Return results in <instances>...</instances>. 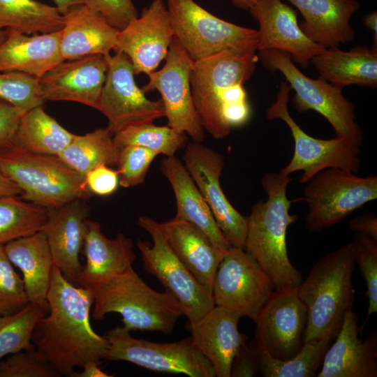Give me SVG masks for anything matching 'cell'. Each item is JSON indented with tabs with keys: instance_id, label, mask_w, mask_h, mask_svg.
<instances>
[{
	"instance_id": "cell-1",
	"label": "cell",
	"mask_w": 377,
	"mask_h": 377,
	"mask_svg": "<svg viewBox=\"0 0 377 377\" xmlns=\"http://www.w3.org/2000/svg\"><path fill=\"white\" fill-rule=\"evenodd\" d=\"M47 302L49 314L38 321L31 341L61 376L72 377L76 367L105 359L108 341L90 323L91 288L71 283L54 264Z\"/></svg>"
},
{
	"instance_id": "cell-2",
	"label": "cell",
	"mask_w": 377,
	"mask_h": 377,
	"mask_svg": "<svg viewBox=\"0 0 377 377\" xmlns=\"http://www.w3.org/2000/svg\"><path fill=\"white\" fill-rule=\"evenodd\" d=\"M257 51V45L239 46L193 62V103L204 131L215 139L225 138L251 117L243 86L255 71Z\"/></svg>"
},
{
	"instance_id": "cell-3",
	"label": "cell",
	"mask_w": 377,
	"mask_h": 377,
	"mask_svg": "<svg viewBox=\"0 0 377 377\" xmlns=\"http://www.w3.org/2000/svg\"><path fill=\"white\" fill-rule=\"evenodd\" d=\"M291 180L281 172H267L261 180L267 199L255 203L247 216L244 250L259 263L276 290L296 288L303 281L287 250V229L297 219L289 212L292 201L287 188Z\"/></svg>"
},
{
	"instance_id": "cell-4",
	"label": "cell",
	"mask_w": 377,
	"mask_h": 377,
	"mask_svg": "<svg viewBox=\"0 0 377 377\" xmlns=\"http://www.w3.org/2000/svg\"><path fill=\"white\" fill-rule=\"evenodd\" d=\"M353 242L319 259L296 291L307 309L304 341L334 340L347 311L353 309L355 288Z\"/></svg>"
},
{
	"instance_id": "cell-5",
	"label": "cell",
	"mask_w": 377,
	"mask_h": 377,
	"mask_svg": "<svg viewBox=\"0 0 377 377\" xmlns=\"http://www.w3.org/2000/svg\"><path fill=\"white\" fill-rule=\"evenodd\" d=\"M91 288L93 318L101 320L108 313H119L123 327L130 332L158 331L169 334L184 315L172 293L151 288L133 267Z\"/></svg>"
},
{
	"instance_id": "cell-6",
	"label": "cell",
	"mask_w": 377,
	"mask_h": 377,
	"mask_svg": "<svg viewBox=\"0 0 377 377\" xmlns=\"http://www.w3.org/2000/svg\"><path fill=\"white\" fill-rule=\"evenodd\" d=\"M0 169L21 189L22 199L47 209L91 195L84 176L57 156L31 153L13 145L0 151Z\"/></svg>"
},
{
	"instance_id": "cell-7",
	"label": "cell",
	"mask_w": 377,
	"mask_h": 377,
	"mask_svg": "<svg viewBox=\"0 0 377 377\" xmlns=\"http://www.w3.org/2000/svg\"><path fill=\"white\" fill-rule=\"evenodd\" d=\"M264 66L272 71H279L291 89L292 98L299 112L313 110L330 124L336 137L362 144L363 133L355 121V105L337 87L322 77L312 79L301 72L290 57L281 51L266 50L260 52Z\"/></svg>"
},
{
	"instance_id": "cell-8",
	"label": "cell",
	"mask_w": 377,
	"mask_h": 377,
	"mask_svg": "<svg viewBox=\"0 0 377 377\" xmlns=\"http://www.w3.org/2000/svg\"><path fill=\"white\" fill-rule=\"evenodd\" d=\"M306 184L302 200L307 205L306 228L311 232L339 223L377 198V176L374 175L359 177L348 170L332 168Z\"/></svg>"
},
{
	"instance_id": "cell-9",
	"label": "cell",
	"mask_w": 377,
	"mask_h": 377,
	"mask_svg": "<svg viewBox=\"0 0 377 377\" xmlns=\"http://www.w3.org/2000/svg\"><path fill=\"white\" fill-rule=\"evenodd\" d=\"M290 87L281 82L276 99L267 109L269 120L281 119L290 131L294 140V151L289 163L281 172L290 176L302 172L300 183H307L318 172L332 168L358 172L361 164V145L350 140L335 137L323 140L313 138L304 132L289 113L288 102Z\"/></svg>"
},
{
	"instance_id": "cell-10",
	"label": "cell",
	"mask_w": 377,
	"mask_h": 377,
	"mask_svg": "<svg viewBox=\"0 0 377 377\" xmlns=\"http://www.w3.org/2000/svg\"><path fill=\"white\" fill-rule=\"evenodd\" d=\"M138 224L151 235L153 242L151 244L139 239L136 243L145 269L178 300L188 324L195 323L215 306L212 293L174 253L160 223L149 216H140Z\"/></svg>"
},
{
	"instance_id": "cell-11",
	"label": "cell",
	"mask_w": 377,
	"mask_h": 377,
	"mask_svg": "<svg viewBox=\"0 0 377 377\" xmlns=\"http://www.w3.org/2000/svg\"><path fill=\"white\" fill-rule=\"evenodd\" d=\"M174 38L193 61L224 50L257 45L258 30L222 20L195 0H166Z\"/></svg>"
},
{
	"instance_id": "cell-12",
	"label": "cell",
	"mask_w": 377,
	"mask_h": 377,
	"mask_svg": "<svg viewBox=\"0 0 377 377\" xmlns=\"http://www.w3.org/2000/svg\"><path fill=\"white\" fill-rule=\"evenodd\" d=\"M108 343L105 359L126 361L158 372L190 377H215L211 362L188 338L172 343H156L133 337L123 326L104 335Z\"/></svg>"
},
{
	"instance_id": "cell-13",
	"label": "cell",
	"mask_w": 377,
	"mask_h": 377,
	"mask_svg": "<svg viewBox=\"0 0 377 377\" xmlns=\"http://www.w3.org/2000/svg\"><path fill=\"white\" fill-rule=\"evenodd\" d=\"M275 288L259 263L244 249L230 246L216 269L212 286L215 306L254 322Z\"/></svg>"
},
{
	"instance_id": "cell-14",
	"label": "cell",
	"mask_w": 377,
	"mask_h": 377,
	"mask_svg": "<svg viewBox=\"0 0 377 377\" xmlns=\"http://www.w3.org/2000/svg\"><path fill=\"white\" fill-rule=\"evenodd\" d=\"M104 57L108 68L97 110L108 119L113 134L128 126L165 117L161 100L149 99L136 84L133 67L126 54L118 52Z\"/></svg>"
},
{
	"instance_id": "cell-15",
	"label": "cell",
	"mask_w": 377,
	"mask_h": 377,
	"mask_svg": "<svg viewBox=\"0 0 377 377\" xmlns=\"http://www.w3.org/2000/svg\"><path fill=\"white\" fill-rule=\"evenodd\" d=\"M193 62L174 38L164 65L148 75L149 80L142 89L145 93L155 90L159 92L168 126L185 133L193 142L201 143L205 131L193 103L191 87Z\"/></svg>"
},
{
	"instance_id": "cell-16",
	"label": "cell",
	"mask_w": 377,
	"mask_h": 377,
	"mask_svg": "<svg viewBox=\"0 0 377 377\" xmlns=\"http://www.w3.org/2000/svg\"><path fill=\"white\" fill-rule=\"evenodd\" d=\"M183 161L228 243L230 246L244 249L247 216L240 214L230 202L220 184L224 156L193 141L186 144Z\"/></svg>"
},
{
	"instance_id": "cell-17",
	"label": "cell",
	"mask_w": 377,
	"mask_h": 377,
	"mask_svg": "<svg viewBox=\"0 0 377 377\" xmlns=\"http://www.w3.org/2000/svg\"><path fill=\"white\" fill-rule=\"evenodd\" d=\"M252 341L275 359L296 355L304 343L307 309L296 288L275 290L256 320Z\"/></svg>"
},
{
	"instance_id": "cell-18",
	"label": "cell",
	"mask_w": 377,
	"mask_h": 377,
	"mask_svg": "<svg viewBox=\"0 0 377 377\" xmlns=\"http://www.w3.org/2000/svg\"><path fill=\"white\" fill-rule=\"evenodd\" d=\"M173 38L166 3L152 0L139 16L119 31L114 51L128 57L135 75H148L165 59Z\"/></svg>"
},
{
	"instance_id": "cell-19",
	"label": "cell",
	"mask_w": 377,
	"mask_h": 377,
	"mask_svg": "<svg viewBox=\"0 0 377 377\" xmlns=\"http://www.w3.org/2000/svg\"><path fill=\"white\" fill-rule=\"evenodd\" d=\"M249 10L259 24V52L281 51L306 67L313 57L326 48L304 34L295 11L281 0H258Z\"/></svg>"
},
{
	"instance_id": "cell-20",
	"label": "cell",
	"mask_w": 377,
	"mask_h": 377,
	"mask_svg": "<svg viewBox=\"0 0 377 377\" xmlns=\"http://www.w3.org/2000/svg\"><path fill=\"white\" fill-rule=\"evenodd\" d=\"M108 63L95 54L59 63L38 79L44 101H73L97 110Z\"/></svg>"
},
{
	"instance_id": "cell-21",
	"label": "cell",
	"mask_w": 377,
	"mask_h": 377,
	"mask_svg": "<svg viewBox=\"0 0 377 377\" xmlns=\"http://www.w3.org/2000/svg\"><path fill=\"white\" fill-rule=\"evenodd\" d=\"M44 231L56 265L64 276L77 285L82 265V250L89 208L85 199L78 198L62 206L48 209Z\"/></svg>"
},
{
	"instance_id": "cell-22",
	"label": "cell",
	"mask_w": 377,
	"mask_h": 377,
	"mask_svg": "<svg viewBox=\"0 0 377 377\" xmlns=\"http://www.w3.org/2000/svg\"><path fill=\"white\" fill-rule=\"evenodd\" d=\"M358 317L349 309L342 326L326 350L318 377H376L377 334L372 332L364 340L359 337L362 327Z\"/></svg>"
},
{
	"instance_id": "cell-23",
	"label": "cell",
	"mask_w": 377,
	"mask_h": 377,
	"mask_svg": "<svg viewBox=\"0 0 377 377\" xmlns=\"http://www.w3.org/2000/svg\"><path fill=\"white\" fill-rule=\"evenodd\" d=\"M242 317L214 306L200 319L188 324L193 343L211 362L217 377H230L232 359L248 337L238 330Z\"/></svg>"
},
{
	"instance_id": "cell-24",
	"label": "cell",
	"mask_w": 377,
	"mask_h": 377,
	"mask_svg": "<svg viewBox=\"0 0 377 377\" xmlns=\"http://www.w3.org/2000/svg\"><path fill=\"white\" fill-rule=\"evenodd\" d=\"M82 253L86 262L82 265L77 285L92 288L131 268L136 259L133 240L123 233L108 238L101 224L87 219Z\"/></svg>"
},
{
	"instance_id": "cell-25",
	"label": "cell",
	"mask_w": 377,
	"mask_h": 377,
	"mask_svg": "<svg viewBox=\"0 0 377 377\" xmlns=\"http://www.w3.org/2000/svg\"><path fill=\"white\" fill-rule=\"evenodd\" d=\"M60 52L63 61L87 56H106L114 51L119 29L85 3L71 7L63 15Z\"/></svg>"
},
{
	"instance_id": "cell-26",
	"label": "cell",
	"mask_w": 377,
	"mask_h": 377,
	"mask_svg": "<svg viewBox=\"0 0 377 377\" xmlns=\"http://www.w3.org/2000/svg\"><path fill=\"white\" fill-rule=\"evenodd\" d=\"M168 245L194 277L212 293L216 269L225 253L200 228L174 217L160 223Z\"/></svg>"
},
{
	"instance_id": "cell-27",
	"label": "cell",
	"mask_w": 377,
	"mask_h": 377,
	"mask_svg": "<svg viewBox=\"0 0 377 377\" xmlns=\"http://www.w3.org/2000/svg\"><path fill=\"white\" fill-rule=\"evenodd\" d=\"M301 13L304 34L325 47H337L354 38L351 16L359 9L356 0H287Z\"/></svg>"
},
{
	"instance_id": "cell-28",
	"label": "cell",
	"mask_w": 377,
	"mask_h": 377,
	"mask_svg": "<svg viewBox=\"0 0 377 377\" xmlns=\"http://www.w3.org/2000/svg\"><path fill=\"white\" fill-rule=\"evenodd\" d=\"M160 170L174 192L177 207L175 217L197 226L219 250L226 253L230 246L183 163L175 156H165L161 161Z\"/></svg>"
},
{
	"instance_id": "cell-29",
	"label": "cell",
	"mask_w": 377,
	"mask_h": 377,
	"mask_svg": "<svg viewBox=\"0 0 377 377\" xmlns=\"http://www.w3.org/2000/svg\"><path fill=\"white\" fill-rule=\"evenodd\" d=\"M61 30L27 35L9 31L0 45V71H18L38 79L63 61Z\"/></svg>"
},
{
	"instance_id": "cell-30",
	"label": "cell",
	"mask_w": 377,
	"mask_h": 377,
	"mask_svg": "<svg viewBox=\"0 0 377 377\" xmlns=\"http://www.w3.org/2000/svg\"><path fill=\"white\" fill-rule=\"evenodd\" d=\"M6 253L23 276L29 302L48 309L47 295L54 262L46 235L41 229L4 244Z\"/></svg>"
},
{
	"instance_id": "cell-31",
	"label": "cell",
	"mask_w": 377,
	"mask_h": 377,
	"mask_svg": "<svg viewBox=\"0 0 377 377\" xmlns=\"http://www.w3.org/2000/svg\"><path fill=\"white\" fill-rule=\"evenodd\" d=\"M310 63L320 77L340 89L350 84L377 86V46H358L349 51L326 47Z\"/></svg>"
},
{
	"instance_id": "cell-32",
	"label": "cell",
	"mask_w": 377,
	"mask_h": 377,
	"mask_svg": "<svg viewBox=\"0 0 377 377\" xmlns=\"http://www.w3.org/2000/svg\"><path fill=\"white\" fill-rule=\"evenodd\" d=\"M74 135L38 106L21 116L13 145L31 153L58 156Z\"/></svg>"
},
{
	"instance_id": "cell-33",
	"label": "cell",
	"mask_w": 377,
	"mask_h": 377,
	"mask_svg": "<svg viewBox=\"0 0 377 377\" xmlns=\"http://www.w3.org/2000/svg\"><path fill=\"white\" fill-rule=\"evenodd\" d=\"M64 16L36 0H0V29L34 35L60 31Z\"/></svg>"
},
{
	"instance_id": "cell-34",
	"label": "cell",
	"mask_w": 377,
	"mask_h": 377,
	"mask_svg": "<svg viewBox=\"0 0 377 377\" xmlns=\"http://www.w3.org/2000/svg\"><path fill=\"white\" fill-rule=\"evenodd\" d=\"M109 128H98L84 135H74L58 157L69 168L85 175L94 168L116 164L119 148Z\"/></svg>"
},
{
	"instance_id": "cell-35",
	"label": "cell",
	"mask_w": 377,
	"mask_h": 377,
	"mask_svg": "<svg viewBox=\"0 0 377 377\" xmlns=\"http://www.w3.org/2000/svg\"><path fill=\"white\" fill-rule=\"evenodd\" d=\"M332 340L316 339L304 342L294 357L281 360L273 358L253 341L258 354L259 374L264 377H314Z\"/></svg>"
},
{
	"instance_id": "cell-36",
	"label": "cell",
	"mask_w": 377,
	"mask_h": 377,
	"mask_svg": "<svg viewBox=\"0 0 377 377\" xmlns=\"http://www.w3.org/2000/svg\"><path fill=\"white\" fill-rule=\"evenodd\" d=\"M47 217V209L20 195L0 196V244L40 230Z\"/></svg>"
},
{
	"instance_id": "cell-37",
	"label": "cell",
	"mask_w": 377,
	"mask_h": 377,
	"mask_svg": "<svg viewBox=\"0 0 377 377\" xmlns=\"http://www.w3.org/2000/svg\"><path fill=\"white\" fill-rule=\"evenodd\" d=\"M113 139L118 148L137 145L169 157L186 145L188 135L168 125L161 126L147 122L128 126L115 133Z\"/></svg>"
},
{
	"instance_id": "cell-38",
	"label": "cell",
	"mask_w": 377,
	"mask_h": 377,
	"mask_svg": "<svg viewBox=\"0 0 377 377\" xmlns=\"http://www.w3.org/2000/svg\"><path fill=\"white\" fill-rule=\"evenodd\" d=\"M47 309L29 304L18 312L0 315V361L8 355L31 348L32 335L40 318Z\"/></svg>"
},
{
	"instance_id": "cell-39",
	"label": "cell",
	"mask_w": 377,
	"mask_h": 377,
	"mask_svg": "<svg viewBox=\"0 0 377 377\" xmlns=\"http://www.w3.org/2000/svg\"><path fill=\"white\" fill-rule=\"evenodd\" d=\"M0 99L24 112L45 102L38 79L18 71H0Z\"/></svg>"
},
{
	"instance_id": "cell-40",
	"label": "cell",
	"mask_w": 377,
	"mask_h": 377,
	"mask_svg": "<svg viewBox=\"0 0 377 377\" xmlns=\"http://www.w3.org/2000/svg\"><path fill=\"white\" fill-rule=\"evenodd\" d=\"M354 258L365 281L368 307L365 322L377 312V239L356 232L353 240ZM364 322V323H365Z\"/></svg>"
},
{
	"instance_id": "cell-41",
	"label": "cell",
	"mask_w": 377,
	"mask_h": 377,
	"mask_svg": "<svg viewBox=\"0 0 377 377\" xmlns=\"http://www.w3.org/2000/svg\"><path fill=\"white\" fill-rule=\"evenodd\" d=\"M158 155L156 152L140 146L119 147L115 164L119 186L131 188L143 184L151 163Z\"/></svg>"
},
{
	"instance_id": "cell-42",
	"label": "cell",
	"mask_w": 377,
	"mask_h": 377,
	"mask_svg": "<svg viewBox=\"0 0 377 377\" xmlns=\"http://www.w3.org/2000/svg\"><path fill=\"white\" fill-rule=\"evenodd\" d=\"M23 279L0 244V315L15 313L29 304Z\"/></svg>"
},
{
	"instance_id": "cell-43",
	"label": "cell",
	"mask_w": 377,
	"mask_h": 377,
	"mask_svg": "<svg viewBox=\"0 0 377 377\" xmlns=\"http://www.w3.org/2000/svg\"><path fill=\"white\" fill-rule=\"evenodd\" d=\"M61 375L35 346L0 361V377H58Z\"/></svg>"
},
{
	"instance_id": "cell-44",
	"label": "cell",
	"mask_w": 377,
	"mask_h": 377,
	"mask_svg": "<svg viewBox=\"0 0 377 377\" xmlns=\"http://www.w3.org/2000/svg\"><path fill=\"white\" fill-rule=\"evenodd\" d=\"M85 4L119 30L138 16L133 0H87Z\"/></svg>"
},
{
	"instance_id": "cell-45",
	"label": "cell",
	"mask_w": 377,
	"mask_h": 377,
	"mask_svg": "<svg viewBox=\"0 0 377 377\" xmlns=\"http://www.w3.org/2000/svg\"><path fill=\"white\" fill-rule=\"evenodd\" d=\"M87 188L91 194L108 196L113 194L119 186L117 170L108 165H101L84 175Z\"/></svg>"
},
{
	"instance_id": "cell-46",
	"label": "cell",
	"mask_w": 377,
	"mask_h": 377,
	"mask_svg": "<svg viewBox=\"0 0 377 377\" xmlns=\"http://www.w3.org/2000/svg\"><path fill=\"white\" fill-rule=\"evenodd\" d=\"M22 110L0 99V151L13 145Z\"/></svg>"
},
{
	"instance_id": "cell-47",
	"label": "cell",
	"mask_w": 377,
	"mask_h": 377,
	"mask_svg": "<svg viewBox=\"0 0 377 377\" xmlns=\"http://www.w3.org/2000/svg\"><path fill=\"white\" fill-rule=\"evenodd\" d=\"M259 374L256 350L250 343H244L234 356L230 367V377H253Z\"/></svg>"
},
{
	"instance_id": "cell-48",
	"label": "cell",
	"mask_w": 377,
	"mask_h": 377,
	"mask_svg": "<svg viewBox=\"0 0 377 377\" xmlns=\"http://www.w3.org/2000/svg\"><path fill=\"white\" fill-rule=\"evenodd\" d=\"M349 228L356 232L367 235L377 239V217L369 212L352 219Z\"/></svg>"
},
{
	"instance_id": "cell-49",
	"label": "cell",
	"mask_w": 377,
	"mask_h": 377,
	"mask_svg": "<svg viewBox=\"0 0 377 377\" xmlns=\"http://www.w3.org/2000/svg\"><path fill=\"white\" fill-rule=\"evenodd\" d=\"M98 362H89L84 365L80 371H75L72 377H110L113 376L103 371Z\"/></svg>"
},
{
	"instance_id": "cell-50",
	"label": "cell",
	"mask_w": 377,
	"mask_h": 377,
	"mask_svg": "<svg viewBox=\"0 0 377 377\" xmlns=\"http://www.w3.org/2000/svg\"><path fill=\"white\" fill-rule=\"evenodd\" d=\"M21 189L10 180L0 169V196L21 195Z\"/></svg>"
},
{
	"instance_id": "cell-51",
	"label": "cell",
	"mask_w": 377,
	"mask_h": 377,
	"mask_svg": "<svg viewBox=\"0 0 377 377\" xmlns=\"http://www.w3.org/2000/svg\"><path fill=\"white\" fill-rule=\"evenodd\" d=\"M61 14L66 13L71 7L85 3L87 0H52Z\"/></svg>"
},
{
	"instance_id": "cell-52",
	"label": "cell",
	"mask_w": 377,
	"mask_h": 377,
	"mask_svg": "<svg viewBox=\"0 0 377 377\" xmlns=\"http://www.w3.org/2000/svg\"><path fill=\"white\" fill-rule=\"evenodd\" d=\"M364 23L366 27L375 32V35L377 36V13L376 11L371 12L367 14L364 17Z\"/></svg>"
},
{
	"instance_id": "cell-53",
	"label": "cell",
	"mask_w": 377,
	"mask_h": 377,
	"mask_svg": "<svg viewBox=\"0 0 377 377\" xmlns=\"http://www.w3.org/2000/svg\"><path fill=\"white\" fill-rule=\"evenodd\" d=\"M258 0H232V3L240 9H250Z\"/></svg>"
},
{
	"instance_id": "cell-54",
	"label": "cell",
	"mask_w": 377,
	"mask_h": 377,
	"mask_svg": "<svg viewBox=\"0 0 377 377\" xmlns=\"http://www.w3.org/2000/svg\"><path fill=\"white\" fill-rule=\"evenodd\" d=\"M8 34V31L0 29V45L7 38Z\"/></svg>"
}]
</instances>
